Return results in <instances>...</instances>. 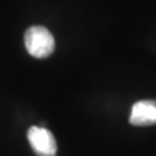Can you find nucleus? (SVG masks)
<instances>
[{"instance_id":"f03ea898","label":"nucleus","mask_w":156,"mask_h":156,"mask_svg":"<svg viewBox=\"0 0 156 156\" xmlns=\"http://www.w3.org/2000/svg\"><path fill=\"white\" fill-rule=\"evenodd\" d=\"M27 139L38 156H56L57 144L53 134L42 126H31L27 130Z\"/></svg>"},{"instance_id":"f257e3e1","label":"nucleus","mask_w":156,"mask_h":156,"mask_svg":"<svg viewBox=\"0 0 156 156\" xmlns=\"http://www.w3.org/2000/svg\"><path fill=\"white\" fill-rule=\"evenodd\" d=\"M25 46L33 57L46 58L55 50V39L50 30L43 26H31L25 33Z\"/></svg>"},{"instance_id":"7ed1b4c3","label":"nucleus","mask_w":156,"mask_h":156,"mask_svg":"<svg viewBox=\"0 0 156 156\" xmlns=\"http://www.w3.org/2000/svg\"><path fill=\"white\" fill-rule=\"evenodd\" d=\"M129 122L135 126L156 125V100L136 101L131 108Z\"/></svg>"}]
</instances>
